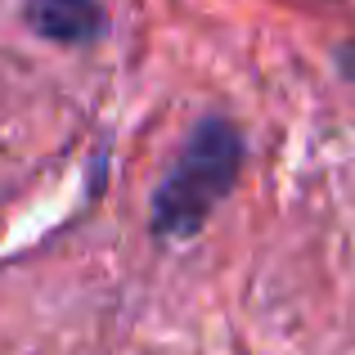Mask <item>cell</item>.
<instances>
[{
    "label": "cell",
    "mask_w": 355,
    "mask_h": 355,
    "mask_svg": "<svg viewBox=\"0 0 355 355\" xmlns=\"http://www.w3.org/2000/svg\"><path fill=\"white\" fill-rule=\"evenodd\" d=\"M243 166V135L225 117H202L184 153L153 193V234L189 239L207 225L211 207L234 189Z\"/></svg>",
    "instance_id": "obj_1"
},
{
    "label": "cell",
    "mask_w": 355,
    "mask_h": 355,
    "mask_svg": "<svg viewBox=\"0 0 355 355\" xmlns=\"http://www.w3.org/2000/svg\"><path fill=\"white\" fill-rule=\"evenodd\" d=\"M27 23L45 41L86 45L104 32V9L99 0H27Z\"/></svg>",
    "instance_id": "obj_2"
},
{
    "label": "cell",
    "mask_w": 355,
    "mask_h": 355,
    "mask_svg": "<svg viewBox=\"0 0 355 355\" xmlns=\"http://www.w3.org/2000/svg\"><path fill=\"white\" fill-rule=\"evenodd\" d=\"M338 68L355 81V45H342V50H338Z\"/></svg>",
    "instance_id": "obj_3"
}]
</instances>
